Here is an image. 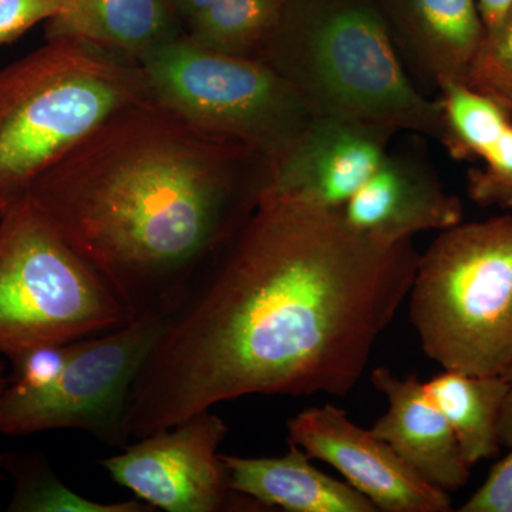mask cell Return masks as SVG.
<instances>
[{
	"instance_id": "1",
	"label": "cell",
	"mask_w": 512,
	"mask_h": 512,
	"mask_svg": "<svg viewBox=\"0 0 512 512\" xmlns=\"http://www.w3.org/2000/svg\"><path fill=\"white\" fill-rule=\"evenodd\" d=\"M419 254L340 208L264 190L164 318L128 396L130 439L252 394L346 396L409 296Z\"/></svg>"
},
{
	"instance_id": "2",
	"label": "cell",
	"mask_w": 512,
	"mask_h": 512,
	"mask_svg": "<svg viewBox=\"0 0 512 512\" xmlns=\"http://www.w3.org/2000/svg\"><path fill=\"white\" fill-rule=\"evenodd\" d=\"M254 158L151 96L114 113L25 192L130 320L165 318L258 204L268 177L245 175Z\"/></svg>"
},
{
	"instance_id": "3",
	"label": "cell",
	"mask_w": 512,
	"mask_h": 512,
	"mask_svg": "<svg viewBox=\"0 0 512 512\" xmlns=\"http://www.w3.org/2000/svg\"><path fill=\"white\" fill-rule=\"evenodd\" d=\"M259 59L295 87L313 116L443 136L440 101L414 86L372 0H285Z\"/></svg>"
},
{
	"instance_id": "4",
	"label": "cell",
	"mask_w": 512,
	"mask_h": 512,
	"mask_svg": "<svg viewBox=\"0 0 512 512\" xmlns=\"http://www.w3.org/2000/svg\"><path fill=\"white\" fill-rule=\"evenodd\" d=\"M151 96L137 59L72 37L3 67L0 197H19L114 113Z\"/></svg>"
},
{
	"instance_id": "5",
	"label": "cell",
	"mask_w": 512,
	"mask_h": 512,
	"mask_svg": "<svg viewBox=\"0 0 512 512\" xmlns=\"http://www.w3.org/2000/svg\"><path fill=\"white\" fill-rule=\"evenodd\" d=\"M407 299L433 362L468 375H510L512 215L441 231L419 256Z\"/></svg>"
},
{
	"instance_id": "6",
	"label": "cell",
	"mask_w": 512,
	"mask_h": 512,
	"mask_svg": "<svg viewBox=\"0 0 512 512\" xmlns=\"http://www.w3.org/2000/svg\"><path fill=\"white\" fill-rule=\"evenodd\" d=\"M131 322L26 192L0 218V353L13 359Z\"/></svg>"
},
{
	"instance_id": "7",
	"label": "cell",
	"mask_w": 512,
	"mask_h": 512,
	"mask_svg": "<svg viewBox=\"0 0 512 512\" xmlns=\"http://www.w3.org/2000/svg\"><path fill=\"white\" fill-rule=\"evenodd\" d=\"M138 63L161 106L268 165L284 156L315 117L295 87L261 59L224 55L175 36Z\"/></svg>"
},
{
	"instance_id": "8",
	"label": "cell",
	"mask_w": 512,
	"mask_h": 512,
	"mask_svg": "<svg viewBox=\"0 0 512 512\" xmlns=\"http://www.w3.org/2000/svg\"><path fill=\"white\" fill-rule=\"evenodd\" d=\"M163 326L164 318H143L77 340L63 372L45 389L19 392L8 384L0 394V434L74 429L127 447L128 396Z\"/></svg>"
},
{
	"instance_id": "9",
	"label": "cell",
	"mask_w": 512,
	"mask_h": 512,
	"mask_svg": "<svg viewBox=\"0 0 512 512\" xmlns=\"http://www.w3.org/2000/svg\"><path fill=\"white\" fill-rule=\"evenodd\" d=\"M228 426L205 410L138 439L123 453L103 458L111 480L156 510L220 512L259 505L229 487L227 468L218 453Z\"/></svg>"
},
{
	"instance_id": "10",
	"label": "cell",
	"mask_w": 512,
	"mask_h": 512,
	"mask_svg": "<svg viewBox=\"0 0 512 512\" xmlns=\"http://www.w3.org/2000/svg\"><path fill=\"white\" fill-rule=\"evenodd\" d=\"M288 443L336 468L377 511H451L446 491L424 480L386 441L332 404L295 414L288 421Z\"/></svg>"
},
{
	"instance_id": "11",
	"label": "cell",
	"mask_w": 512,
	"mask_h": 512,
	"mask_svg": "<svg viewBox=\"0 0 512 512\" xmlns=\"http://www.w3.org/2000/svg\"><path fill=\"white\" fill-rule=\"evenodd\" d=\"M394 133L377 124L315 116L284 156L268 165L265 190L342 208L389 154Z\"/></svg>"
},
{
	"instance_id": "12",
	"label": "cell",
	"mask_w": 512,
	"mask_h": 512,
	"mask_svg": "<svg viewBox=\"0 0 512 512\" xmlns=\"http://www.w3.org/2000/svg\"><path fill=\"white\" fill-rule=\"evenodd\" d=\"M340 210L353 228L386 241L444 231L463 220L460 198L444 188L430 165L406 154H387Z\"/></svg>"
},
{
	"instance_id": "13",
	"label": "cell",
	"mask_w": 512,
	"mask_h": 512,
	"mask_svg": "<svg viewBox=\"0 0 512 512\" xmlns=\"http://www.w3.org/2000/svg\"><path fill=\"white\" fill-rule=\"evenodd\" d=\"M384 20L400 57L439 89L467 84L485 29L477 0H382Z\"/></svg>"
},
{
	"instance_id": "14",
	"label": "cell",
	"mask_w": 512,
	"mask_h": 512,
	"mask_svg": "<svg viewBox=\"0 0 512 512\" xmlns=\"http://www.w3.org/2000/svg\"><path fill=\"white\" fill-rule=\"evenodd\" d=\"M370 382L389 403L387 412L370 429L372 433L434 487L446 493L463 488L470 480L471 466L419 377H399L387 367H377Z\"/></svg>"
},
{
	"instance_id": "15",
	"label": "cell",
	"mask_w": 512,
	"mask_h": 512,
	"mask_svg": "<svg viewBox=\"0 0 512 512\" xmlns=\"http://www.w3.org/2000/svg\"><path fill=\"white\" fill-rule=\"evenodd\" d=\"M282 457L221 454L229 487L261 507L291 512H377L369 498L349 483L323 474L295 444Z\"/></svg>"
},
{
	"instance_id": "16",
	"label": "cell",
	"mask_w": 512,
	"mask_h": 512,
	"mask_svg": "<svg viewBox=\"0 0 512 512\" xmlns=\"http://www.w3.org/2000/svg\"><path fill=\"white\" fill-rule=\"evenodd\" d=\"M178 36L168 0H62L46 39L72 37L140 59Z\"/></svg>"
},
{
	"instance_id": "17",
	"label": "cell",
	"mask_w": 512,
	"mask_h": 512,
	"mask_svg": "<svg viewBox=\"0 0 512 512\" xmlns=\"http://www.w3.org/2000/svg\"><path fill=\"white\" fill-rule=\"evenodd\" d=\"M430 399L444 414L464 460L470 464L494 458L500 453V419L508 379L444 370L424 383Z\"/></svg>"
},
{
	"instance_id": "18",
	"label": "cell",
	"mask_w": 512,
	"mask_h": 512,
	"mask_svg": "<svg viewBox=\"0 0 512 512\" xmlns=\"http://www.w3.org/2000/svg\"><path fill=\"white\" fill-rule=\"evenodd\" d=\"M285 0H217L188 22V39L224 55L259 59L274 35Z\"/></svg>"
},
{
	"instance_id": "19",
	"label": "cell",
	"mask_w": 512,
	"mask_h": 512,
	"mask_svg": "<svg viewBox=\"0 0 512 512\" xmlns=\"http://www.w3.org/2000/svg\"><path fill=\"white\" fill-rule=\"evenodd\" d=\"M443 136L440 143L456 160L483 158L512 124V111L464 83L439 87Z\"/></svg>"
},
{
	"instance_id": "20",
	"label": "cell",
	"mask_w": 512,
	"mask_h": 512,
	"mask_svg": "<svg viewBox=\"0 0 512 512\" xmlns=\"http://www.w3.org/2000/svg\"><path fill=\"white\" fill-rule=\"evenodd\" d=\"M0 468L15 481L12 512H154L144 501L99 503L74 493L57 478L45 458L32 453H2Z\"/></svg>"
},
{
	"instance_id": "21",
	"label": "cell",
	"mask_w": 512,
	"mask_h": 512,
	"mask_svg": "<svg viewBox=\"0 0 512 512\" xmlns=\"http://www.w3.org/2000/svg\"><path fill=\"white\" fill-rule=\"evenodd\" d=\"M467 86L494 97L512 111V5L500 22L485 32Z\"/></svg>"
},
{
	"instance_id": "22",
	"label": "cell",
	"mask_w": 512,
	"mask_h": 512,
	"mask_svg": "<svg viewBox=\"0 0 512 512\" xmlns=\"http://www.w3.org/2000/svg\"><path fill=\"white\" fill-rule=\"evenodd\" d=\"M481 160L483 167L468 173L471 200L481 207L512 210V124Z\"/></svg>"
},
{
	"instance_id": "23",
	"label": "cell",
	"mask_w": 512,
	"mask_h": 512,
	"mask_svg": "<svg viewBox=\"0 0 512 512\" xmlns=\"http://www.w3.org/2000/svg\"><path fill=\"white\" fill-rule=\"evenodd\" d=\"M76 342L37 346L13 357L9 386L19 392H35L50 386L72 357Z\"/></svg>"
},
{
	"instance_id": "24",
	"label": "cell",
	"mask_w": 512,
	"mask_h": 512,
	"mask_svg": "<svg viewBox=\"0 0 512 512\" xmlns=\"http://www.w3.org/2000/svg\"><path fill=\"white\" fill-rule=\"evenodd\" d=\"M62 0H0V46L15 42L59 12Z\"/></svg>"
},
{
	"instance_id": "25",
	"label": "cell",
	"mask_w": 512,
	"mask_h": 512,
	"mask_svg": "<svg viewBox=\"0 0 512 512\" xmlns=\"http://www.w3.org/2000/svg\"><path fill=\"white\" fill-rule=\"evenodd\" d=\"M495 464L484 484L460 508L461 512H512V446Z\"/></svg>"
},
{
	"instance_id": "26",
	"label": "cell",
	"mask_w": 512,
	"mask_h": 512,
	"mask_svg": "<svg viewBox=\"0 0 512 512\" xmlns=\"http://www.w3.org/2000/svg\"><path fill=\"white\" fill-rule=\"evenodd\" d=\"M477 2L487 30L497 25L512 5V0H477Z\"/></svg>"
},
{
	"instance_id": "27",
	"label": "cell",
	"mask_w": 512,
	"mask_h": 512,
	"mask_svg": "<svg viewBox=\"0 0 512 512\" xmlns=\"http://www.w3.org/2000/svg\"><path fill=\"white\" fill-rule=\"evenodd\" d=\"M168 2H170L174 13L180 15L188 23L214 5L217 0H168Z\"/></svg>"
},
{
	"instance_id": "28",
	"label": "cell",
	"mask_w": 512,
	"mask_h": 512,
	"mask_svg": "<svg viewBox=\"0 0 512 512\" xmlns=\"http://www.w3.org/2000/svg\"><path fill=\"white\" fill-rule=\"evenodd\" d=\"M507 379L508 393L500 419V443L501 446L510 448L512 446V370Z\"/></svg>"
},
{
	"instance_id": "29",
	"label": "cell",
	"mask_w": 512,
	"mask_h": 512,
	"mask_svg": "<svg viewBox=\"0 0 512 512\" xmlns=\"http://www.w3.org/2000/svg\"><path fill=\"white\" fill-rule=\"evenodd\" d=\"M9 377L6 376V365L5 362L0 360V394H2L3 390L8 387Z\"/></svg>"
},
{
	"instance_id": "30",
	"label": "cell",
	"mask_w": 512,
	"mask_h": 512,
	"mask_svg": "<svg viewBox=\"0 0 512 512\" xmlns=\"http://www.w3.org/2000/svg\"><path fill=\"white\" fill-rule=\"evenodd\" d=\"M9 198L0 197V218L3 217V214H5L6 208L9 207L10 204Z\"/></svg>"
},
{
	"instance_id": "31",
	"label": "cell",
	"mask_w": 512,
	"mask_h": 512,
	"mask_svg": "<svg viewBox=\"0 0 512 512\" xmlns=\"http://www.w3.org/2000/svg\"><path fill=\"white\" fill-rule=\"evenodd\" d=\"M0 471H2V468H0Z\"/></svg>"
}]
</instances>
